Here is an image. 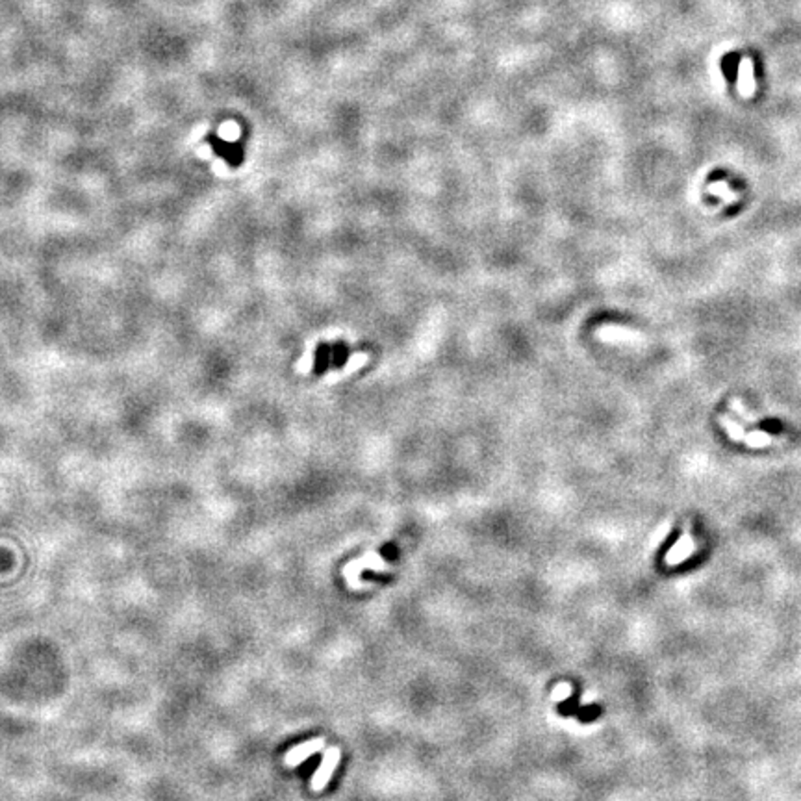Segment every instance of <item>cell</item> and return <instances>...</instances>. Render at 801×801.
<instances>
[{
	"mask_svg": "<svg viewBox=\"0 0 801 801\" xmlns=\"http://www.w3.org/2000/svg\"><path fill=\"white\" fill-rule=\"evenodd\" d=\"M340 757H342V751L338 748H329V750L325 751L320 768H317V772H315L310 781V788L314 792H321L329 785V781L332 779L334 770H336V766L340 762Z\"/></svg>",
	"mask_w": 801,
	"mask_h": 801,
	"instance_id": "1",
	"label": "cell"
},
{
	"mask_svg": "<svg viewBox=\"0 0 801 801\" xmlns=\"http://www.w3.org/2000/svg\"><path fill=\"white\" fill-rule=\"evenodd\" d=\"M323 746H325V738H312V740L302 742V744L292 748V750L284 755V765L290 766V768H295V766L302 765L308 757H312L314 753L323 750Z\"/></svg>",
	"mask_w": 801,
	"mask_h": 801,
	"instance_id": "2",
	"label": "cell"
},
{
	"mask_svg": "<svg viewBox=\"0 0 801 801\" xmlns=\"http://www.w3.org/2000/svg\"><path fill=\"white\" fill-rule=\"evenodd\" d=\"M210 143H212L213 150H215V153H218L219 156L223 158V160H227L228 165H232V167L241 165L243 154H241V148L238 147L236 143H227V141H221V139H218L215 136H210Z\"/></svg>",
	"mask_w": 801,
	"mask_h": 801,
	"instance_id": "3",
	"label": "cell"
},
{
	"mask_svg": "<svg viewBox=\"0 0 801 801\" xmlns=\"http://www.w3.org/2000/svg\"><path fill=\"white\" fill-rule=\"evenodd\" d=\"M737 65H738V56L731 54V56H725L722 61V67H723V73H725V76H728L729 80H735V74H737Z\"/></svg>",
	"mask_w": 801,
	"mask_h": 801,
	"instance_id": "4",
	"label": "cell"
},
{
	"mask_svg": "<svg viewBox=\"0 0 801 801\" xmlns=\"http://www.w3.org/2000/svg\"><path fill=\"white\" fill-rule=\"evenodd\" d=\"M571 695V686L570 683H561V685L556 686L555 690H553V701H556V703H561V701H566L568 698Z\"/></svg>",
	"mask_w": 801,
	"mask_h": 801,
	"instance_id": "5",
	"label": "cell"
},
{
	"mask_svg": "<svg viewBox=\"0 0 801 801\" xmlns=\"http://www.w3.org/2000/svg\"><path fill=\"white\" fill-rule=\"evenodd\" d=\"M760 429L766 432H774V434H779V432L783 431V427H781V423L777 422V419H768V422H762L760 423Z\"/></svg>",
	"mask_w": 801,
	"mask_h": 801,
	"instance_id": "6",
	"label": "cell"
}]
</instances>
